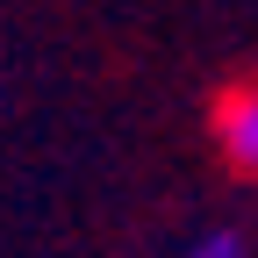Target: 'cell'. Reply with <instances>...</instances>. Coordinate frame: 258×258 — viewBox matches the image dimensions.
Segmentation results:
<instances>
[{"label":"cell","mask_w":258,"mask_h":258,"mask_svg":"<svg viewBox=\"0 0 258 258\" xmlns=\"http://www.w3.org/2000/svg\"><path fill=\"white\" fill-rule=\"evenodd\" d=\"M186 258H244V244H237L230 230H215V237H201V244H194Z\"/></svg>","instance_id":"2"},{"label":"cell","mask_w":258,"mask_h":258,"mask_svg":"<svg viewBox=\"0 0 258 258\" xmlns=\"http://www.w3.org/2000/svg\"><path fill=\"white\" fill-rule=\"evenodd\" d=\"M215 144L237 172H258V86H230L215 101Z\"/></svg>","instance_id":"1"}]
</instances>
